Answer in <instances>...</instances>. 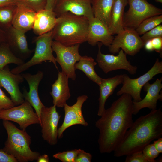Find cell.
<instances>
[{"instance_id":"cell-31","label":"cell","mask_w":162,"mask_h":162,"mask_svg":"<svg viewBox=\"0 0 162 162\" xmlns=\"http://www.w3.org/2000/svg\"><path fill=\"white\" fill-rule=\"evenodd\" d=\"M17 2H20L28 6L36 12L45 8L46 0H16Z\"/></svg>"},{"instance_id":"cell-25","label":"cell","mask_w":162,"mask_h":162,"mask_svg":"<svg viewBox=\"0 0 162 162\" xmlns=\"http://www.w3.org/2000/svg\"><path fill=\"white\" fill-rule=\"evenodd\" d=\"M114 0H92V6L94 17L108 28L111 11Z\"/></svg>"},{"instance_id":"cell-35","label":"cell","mask_w":162,"mask_h":162,"mask_svg":"<svg viewBox=\"0 0 162 162\" xmlns=\"http://www.w3.org/2000/svg\"><path fill=\"white\" fill-rule=\"evenodd\" d=\"M126 156L125 162H148L142 151L134 153Z\"/></svg>"},{"instance_id":"cell-22","label":"cell","mask_w":162,"mask_h":162,"mask_svg":"<svg viewBox=\"0 0 162 162\" xmlns=\"http://www.w3.org/2000/svg\"><path fill=\"white\" fill-rule=\"evenodd\" d=\"M123 74L117 75L114 77L106 79L102 78L99 87L100 96L98 99L99 107L98 115L101 116L105 110L106 101L109 97L112 94L116 88L122 84Z\"/></svg>"},{"instance_id":"cell-12","label":"cell","mask_w":162,"mask_h":162,"mask_svg":"<svg viewBox=\"0 0 162 162\" xmlns=\"http://www.w3.org/2000/svg\"><path fill=\"white\" fill-rule=\"evenodd\" d=\"M61 116L53 105L49 107L45 106L42 109L40 116L42 136L50 145L57 144L58 138V124Z\"/></svg>"},{"instance_id":"cell-38","label":"cell","mask_w":162,"mask_h":162,"mask_svg":"<svg viewBox=\"0 0 162 162\" xmlns=\"http://www.w3.org/2000/svg\"><path fill=\"white\" fill-rule=\"evenodd\" d=\"M12 156L9 155L0 149V162H17Z\"/></svg>"},{"instance_id":"cell-4","label":"cell","mask_w":162,"mask_h":162,"mask_svg":"<svg viewBox=\"0 0 162 162\" xmlns=\"http://www.w3.org/2000/svg\"><path fill=\"white\" fill-rule=\"evenodd\" d=\"M8 138L1 150L14 157L19 162L37 160L40 153L32 151L30 148L31 137L26 131L18 128L9 121L3 120Z\"/></svg>"},{"instance_id":"cell-40","label":"cell","mask_w":162,"mask_h":162,"mask_svg":"<svg viewBox=\"0 0 162 162\" xmlns=\"http://www.w3.org/2000/svg\"><path fill=\"white\" fill-rule=\"evenodd\" d=\"M57 0H46L47 3L45 9L53 11Z\"/></svg>"},{"instance_id":"cell-39","label":"cell","mask_w":162,"mask_h":162,"mask_svg":"<svg viewBox=\"0 0 162 162\" xmlns=\"http://www.w3.org/2000/svg\"><path fill=\"white\" fill-rule=\"evenodd\" d=\"M153 144L157 151L160 153H162V137L157 139L154 141Z\"/></svg>"},{"instance_id":"cell-2","label":"cell","mask_w":162,"mask_h":162,"mask_svg":"<svg viewBox=\"0 0 162 162\" xmlns=\"http://www.w3.org/2000/svg\"><path fill=\"white\" fill-rule=\"evenodd\" d=\"M162 136V112L160 108L141 116L133 122L114 150V156L120 157L142 151L152 141Z\"/></svg>"},{"instance_id":"cell-33","label":"cell","mask_w":162,"mask_h":162,"mask_svg":"<svg viewBox=\"0 0 162 162\" xmlns=\"http://www.w3.org/2000/svg\"><path fill=\"white\" fill-rule=\"evenodd\" d=\"M162 37V25L160 24L142 35L141 38L145 43L153 38Z\"/></svg>"},{"instance_id":"cell-26","label":"cell","mask_w":162,"mask_h":162,"mask_svg":"<svg viewBox=\"0 0 162 162\" xmlns=\"http://www.w3.org/2000/svg\"><path fill=\"white\" fill-rule=\"evenodd\" d=\"M97 64L91 57L85 56L81 57L75 64V70H79L83 72L91 80L98 84L100 83L102 78L96 73L95 67Z\"/></svg>"},{"instance_id":"cell-8","label":"cell","mask_w":162,"mask_h":162,"mask_svg":"<svg viewBox=\"0 0 162 162\" xmlns=\"http://www.w3.org/2000/svg\"><path fill=\"white\" fill-rule=\"evenodd\" d=\"M162 73V62L157 58L149 70L137 78L132 79L127 74H123V86L117 92V95L119 96L124 93L128 94L131 96L133 102L139 101L142 99L141 93L144 86L155 75Z\"/></svg>"},{"instance_id":"cell-18","label":"cell","mask_w":162,"mask_h":162,"mask_svg":"<svg viewBox=\"0 0 162 162\" xmlns=\"http://www.w3.org/2000/svg\"><path fill=\"white\" fill-rule=\"evenodd\" d=\"M162 78L157 79L152 84L148 82L143 86V90L147 92L145 97L140 101H133V113L137 114L142 109L147 108L151 110L157 109V102L162 100V94H160L162 88Z\"/></svg>"},{"instance_id":"cell-42","label":"cell","mask_w":162,"mask_h":162,"mask_svg":"<svg viewBox=\"0 0 162 162\" xmlns=\"http://www.w3.org/2000/svg\"><path fill=\"white\" fill-rule=\"evenodd\" d=\"M145 50L148 52H152L154 51L153 46L151 40L147 41L144 45V47Z\"/></svg>"},{"instance_id":"cell-1","label":"cell","mask_w":162,"mask_h":162,"mask_svg":"<svg viewBox=\"0 0 162 162\" xmlns=\"http://www.w3.org/2000/svg\"><path fill=\"white\" fill-rule=\"evenodd\" d=\"M133 104L131 96L123 94L96 122L100 132L98 142L100 153L114 151L123 139L133 122Z\"/></svg>"},{"instance_id":"cell-23","label":"cell","mask_w":162,"mask_h":162,"mask_svg":"<svg viewBox=\"0 0 162 162\" xmlns=\"http://www.w3.org/2000/svg\"><path fill=\"white\" fill-rule=\"evenodd\" d=\"M57 17L53 11L46 9L37 12L32 28L34 32L40 35L50 32L55 26Z\"/></svg>"},{"instance_id":"cell-24","label":"cell","mask_w":162,"mask_h":162,"mask_svg":"<svg viewBox=\"0 0 162 162\" xmlns=\"http://www.w3.org/2000/svg\"><path fill=\"white\" fill-rule=\"evenodd\" d=\"M128 4V0H114L108 27L112 34H117L124 29V10Z\"/></svg>"},{"instance_id":"cell-17","label":"cell","mask_w":162,"mask_h":162,"mask_svg":"<svg viewBox=\"0 0 162 162\" xmlns=\"http://www.w3.org/2000/svg\"><path fill=\"white\" fill-rule=\"evenodd\" d=\"M5 31L6 42L14 54L23 60L28 58L33 51L28 48L26 33L12 26Z\"/></svg>"},{"instance_id":"cell-43","label":"cell","mask_w":162,"mask_h":162,"mask_svg":"<svg viewBox=\"0 0 162 162\" xmlns=\"http://www.w3.org/2000/svg\"><path fill=\"white\" fill-rule=\"evenodd\" d=\"M37 160L38 162H48L50 161L49 156L46 154H44L42 155H40Z\"/></svg>"},{"instance_id":"cell-9","label":"cell","mask_w":162,"mask_h":162,"mask_svg":"<svg viewBox=\"0 0 162 162\" xmlns=\"http://www.w3.org/2000/svg\"><path fill=\"white\" fill-rule=\"evenodd\" d=\"M117 34L108 46L112 54L118 53L121 49L127 55L134 56L144 47L145 43L136 30L124 28Z\"/></svg>"},{"instance_id":"cell-27","label":"cell","mask_w":162,"mask_h":162,"mask_svg":"<svg viewBox=\"0 0 162 162\" xmlns=\"http://www.w3.org/2000/svg\"><path fill=\"white\" fill-rule=\"evenodd\" d=\"M25 62L14 54L6 42L0 45V70L3 69L9 64H14L18 66Z\"/></svg>"},{"instance_id":"cell-13","label":"cell","mask_w":162,"mask_h":162,"mask_svg":"<svg viewBox=\"0 0 162 162\" xmlns=\"http://www.w3.org/2000/svg\"><path fill=\"white\" fill-rule=\"evenodd\" d=\"M88 96L83 95L78 96L76 102L72 106L66 103L64 107L65 116L63 122L58 129V138L62 137L63 132L68 128L73 125L80 124L86 126L88 125L83 117L82 107Z\"/></svg>"},{"instance_id":"cell-32","label":"cell","mask_w":162,"mask_h":162,"mask_svg":"<svg viewBox=\"0 0 162 162\" xmlns=\"http://www.w3.org/2000/svg\"><path fill=\"white\" fill-rule=\"evenodd\" d=\"M142 152L148 162H156L155 159L160 154L156 150L153 144L150 143L144 147Z\"/></svg>"},{"instance_id":"cell-15","label":"cell","mask_w":162,"mask_h":162,"mask_svg":"<svg viewBox=\"0 0 162 162\" xmlns=\"http://www.w3.org/2000/svg\"><path fill=\"white\" fill-rule=\"evenodd\" d=\"M92 0H57L53 9L57 17L64 14L70 12L83 16L88 20L94 17Z\"/></svg>"},{"instance_id":"cell-14","label":"cell","mask_w":162,"mask_h":162,"mask_svg":"<svg viewBox=\"0 0 162 162\" xmlns=\"http://www.w3.org/2000/svg\"><path fill=\"white\" fill-rule=\"evenodd\" d=\"M7 65L0 70V87L4 88L7 91L15 106H18L25 101L19 88V85L24 79L21 74L12 73Z\"/></svg>"},{"instance_id":"cell-44","label":"cell","mask_w":162,"mask_h":162,"mask_svg":"<svg viewBox=\"0 0 162 162\" xmlns=\"http://www.w3.org/2000/svg\"><path fill=\"white\" fill-rule=\"evenodd\" d=\"M6 40L5 32L0 28V43L5 42Z\"/></svg>"},{"instance_id":"cell-10","label":"cell","mask_w":162,"mask_h":162,"mask_svg":"<svg viewBox=\"0 0 162 162\" xmlns=\"http://www.w3.org/2000/svg\"><path fill=\"white\" fill-rule=\"evenodd\" d=\"M0 119L15 122L19 124L21 129L24 130L31 125L40 124L33 108L26 100L19 105L0 111Z\"/></svg>"},{"instance_id":"cell-20","label":"cell","mask_w":162,"mask_h":162,"mask_svg":"<svg viewBox=\"0 0 162 162\" xmlns=\"http://www.w3.org/2000/svg\"><path fill=\"white\" fill-rule=\"evenodd\" d=\"M17 8L12 26L25 33L32 29L37 12L27 5L16 3Z\"/></svg>"},{"instance_id":"cell-28","label":"cell","mask_w":162,"mask_h":162,"mask_svg":"<svg viewBox=\"0 0 162 162\" xmlns=\"http://www.w3.org/2000/svg\"><path fill=\"white\" fill-rule=\"evenodd\" d=\"M16 8V4L0 7V29L6 30L12 26Z\"/></svg>"},{"instance_id":"cell-37","label":"cell","mask_w":162,"mask_h":162,"mask_svg":"<svg viewBox=\"0 0 162 162\" xmlns=\"http://www.w3.org/2000/svg\"><path fill=\"white\" fill-rule=\"evenodd\" d=\"M151 40L154 50L160 54L162 57V37H158L153 38Z\"/></svg>"},{"instance_id":"cell-6","label":"cell","mask_w":162,"mask_h":162,"mask_svg":"<svg viewBox=\"0 0 162 162\" xmlns=\"http://www.w3.org/2000/svg\"><path fill=\"white\" fill-rule=\"evenodd\" d=\"M128 10L124 13V28L136 30L145 19L162 14L161 9L149 3L147 0H128Z\"/></svg>"},{"instance_id":"cell-29","label":"cell","mask_w":162,"mask_h":162,"mask_svg":"<svg viewBox=\"0 0 162 162\" xmlns=\"http://www.w3.org/2000/svg\"><path fill=\"white\" fill-rule=\"evenodd\" d=\"M162 22V15L149 17L143 21L136 29L140 35L161 24Z\"/></svg>"},{"instance_id":"cell-5","label":"cell","mask_w":162,"mask_h":162,"mask_svg":"<svg viewBox=\"0 0 162 162\" xmlns=\"http://www.w3.org/2000/svg\"><path fill=\"white\" fill-rule=\"evenodd\" d=\"M53 40L52 30L35 38L33 42L35 44L36 47L32 57L27 62L12 69L11 72L15 74H21L33 66L46 61L52 63L58 70L56 58L52 53Z\"/></svg>"},{"instance_id":"cell-19","label":"cell","mask_w":162,"mask_h":162,"mask_svg":"<svg viewBox=\"0 0 162 162\" xmlns=\"http://www.w3.org/2000/svg\"><path fill=\"white\" fill-rule=\"evenodd\" d=\"M108 27L98 19L93 17L89 20L87 41L94 46L99 42L108 47L112 43L114 37Z\"/></svg>"},{"instance_id":"cell-36","label":"cell","mask_w":162,"mask_h":162,"mask_svg":"<svg viewBox=\"0 0 162 162\" xmlns=\"http://www.w3.org/2000/svg\"><path fill=\"white\" fill-rule=\"evenodd\" d=\"M92 158V155L91 154L81 150L78 154L75 162H91Z\"/></svg>"},{"instance_id":"cell-30","label":"cell","mask_w":162,"mask_h":162,"mask_svg":"<svg viewBox=\"0 0 162 162\" xmlns=\"http://www.w3.org/2000/svg\"><path fill=\"white\" fill-rule=\"evenodd\" d=\"M81 150L80 149H74L59 152L54 154L53 156L62 162H75L78 154Z\"/></svg>"},{"instance_id":"cell-21","label":"cell","mask_w":162,"mask_h":162,"mask_svg":"<svg viewBox=\"0 0 162 162\" xmlns=\"http://www.w3.org/2000/svg\"><path fill=\"white\" fill-rule=\"evenodd\" d=\"M69 78L63 72L59 71L57 79L52 85L50 94L53 105L59 108L64 107L66 101L71 96L68 85Z\"/></svg>"},{"instance_id":"cell-7","label":"cell","mask_w":162,"mask_h":162,"mask_svg":"<svg viewBox=\"0 0 162 162\" xmlns=\"http://www.w3.org/2000/svg\"><path fill=\"white\" fill-rule=\"evenodd\" d=\"M80 44L66 46L54 40L52 44L53 51L56 54V62L60 65L62 71L73 80L76 78L75 64L82 57L79 52Z\"/></svg>"},{"instance_id":"cell-16","label":"cell","mask_w":162,"mask_h":162,"mask_svg":"<svg viewBox=\"0 0 162 162\" xmlns=\"http://www.w3.org/2000/svg\"><path fill=\"white\" fill-rule=\"evenodd\" d=\"M22 75L29 85V90L28 92L23 89V95L25 100L28 102L34 109L40 121V116L42 108L45 106L41 101L39 96L38 88L44 76V73L38 71L32 75L28 73L22 74Z\"/></svg>"},{"instance_id":"cell-45","label":"cell","mask_w":162,"mask_h":162,"mask_svg":"<svg viewBox=\"0 0 162 162\" xmlns=\"http://www.w3.org/2000/svg\"><path fill=\"white\" fill-rule=\"evenodd\" d=\"M155 1L158 2L162 3V0H155Z\"/></svg>"},{"instance_id":"cell-3","label":"cell","mask_w":162,"mask_h":162,"mask_svg":"<svg viewBox=\"0 0 162 162\" xmlns=\"http://www.w3.org/2000/svg\"><path fill=\"white\" fill-rule=\"evenodd\" d=\"M89 20L83 16L67 12L57 17L52 30L53 40L66 46L87 41Z\"/></svg>"},{"instance_id":"cell-11","label":"cell","mask_w":162,"mask_h":162,"mask_svg":"<svg viewBox=\"0 0 162 162\" xmlns=\"http://www.w3.org/2000/svg\"><path fill=\"white\" fill-rule=\"evenodd\" d=\"M98 44V50L96 60L99 67L106 74L120 69L125 70L132 75L136 73L137 67L131 65L127 59V54L123 50H120L117 56L105 54L101 52V48L103 44L100 42Z\"/></svg>"},{"instance_id":"cell-41","label":"cell","mask_w":162,"mask_h":162,"mask_svg":"<svg viewBox=\"0 0 162 162\" xmlns=\"http://www.w3.org/2000/svg\"><path fill=\"white\" fill-rule=\"evenodd\" d=\"M16 0H0V7L16 4Z\"/></svg>"},{"instance_id":"cell-34","label":"cell","mask_w":162,"mask_h":162,"mask_svg":"<svg viewBox=\"0 0 162 162\" xmlns=\"http://www.w3.org/2000/svg\"><path fill=\"white\" fill-rule=\"evenodd\" d=\"M15 106L11 99L8 97L0 87V111Z\"/></svg>"}]
</instances>
